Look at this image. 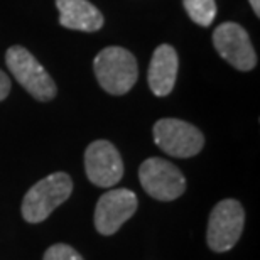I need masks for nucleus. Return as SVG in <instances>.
Masks as SVG:
<instances>
[{"instance_id": "nucleus-1", "label": "nucleus", "mask_w": 260, "mask_h": 260, "mask_svg": "<svg viewBox=\"0 0 260 260\" xmlns=\"http://www.w3.org/2000/svg\"><path fill=\"white\" fill-rule=\"evenodd\" d=\"M93 71L100 86L110 95H125L139 78L134 54L118 46L102 49L93 61Z\"/></svg>"}, {"instance_id": "nucleus-2", "label": "nucleus", "mask_w": 260, "mask_h": 260, "mask_svg": "<svg viewBox=\"0 0 260 260\" xmlns=\"http://www.w3.org/2000/svg\"><path fill=\"white\" fill-rule=\"evenodd\" d=\"M73 193V179L66 173H53L38 181L22 200V216L27 223H41Z\"/></svg>"}, {"instance_id": "nucleus-3", "label": "nucleus", "mask_w": 260, "mask_h": 260, "mask_svg": "<svg viewBox=\"0 0 260 260\" xmlns=\"http://www.w3.org/2000/svg\"><path fill=\"white\" fill-rule=\"evenodd\" d=\"M5 63H7L12 76L19 81V85L36 100L49 102L56 96L58 88H56L53 78L22 46H12L5 54Z\"/></svg>"}, {"instance_id": "nucleus-4", "label": "nucleus", "mask_w": 260, "mask_h": 260, "mask_svg": "<svg viewBox=\"0 0 260 260\" xmlns=\"http://www.w3.org/2000/svg\"><path fill=\"white\" fill-rule=\"evenodd\" d=\"M245 211L237 200H223L213 208L208 220L206 242L213 252H228L240 240Z\"/></svg>"}, {"instance_id": "nucleus-5", "label": "nucleus", "mask_w": 260, "mask_h": 260, "mask_svg": "<svg viewBox=\"0 0 260 260\" xmlns=\"http://www.w3.org/2000/svg\"><path fill=\"white\" fill-rule=\"evenodd\" d=\"M154 142L168 155L188 159L201 152L205 135L179 118H160L154 123Z\"/></svg>"}, {"instance_id": "nucleus-6", "label": "nucleus", "mask_w": 260, "mask_h": 260, "mask_svg": "<svg viewBox=\"0 0 260 260\" xmlns=\"http://www.w3.org/2000/svg\"><path fill=\"white\" fill-rule=\"evenodd\" d=\"M139 179L144 191L157 201H174L186 191V178L179 168L160 157H150L140 164Z\"/></svg>"}, {"instance_id": "nucleus-7", "label": "nucleus", "mask_w": 260, "mask_h": 260, "mask_svg": "<svg viewBox=\"0 0 260 260\" xmlns=\"http://www.w3.org/2000/svg\"><path fill=\"white\" fill-rule=\"evenodd\" d=\"M213 46L218 54L238 71H250L257 66V54L250 36L240 24H220L213 32Z\"/></svg>"}, {"instance_id": "nucleus-8", "label": "nucleus", "mask_w": 260, "mask_h": 260, "mask_svg": "<svg viewBox=\"0 0 260 260\" xmlns=\"http://www.w3.org/2000/svg\"><path fill=\"white\" fill-rule=\"evenodd\" d=\"M137 194L127 188L107 191L96 203L95 228L102 235H113L137 211Z\"/></svg>"}, {"instance_id": "nucleus-9", "label": "nucleus", "mask_w": 260, "mask_h": 260, "mask_svg": "<svg viewBox=\"0 0 260 260\" xmlns=\"http://www.w3.org/2000/svg\"><path fill=\"white\" fill-rule=\"evenodd\" d=\"M85 171L88 179L100 188H112L123 176V162L117 147L108 140H95L86 147Z\"/></svg>"}, {"instance_id": "nucleus-10", "label": "nucleus", "mask_w": 260, "mask_h": 260, "mask_svg": "<svg viewBox=\"0 0 260 260\" xmlns=\"http://www.w3.org/2000/svg\"><path fill=\"white\" fill-rule=\"evenodd\" d=\"M179 59L178 53L173 46L160 44L154 51L152 59L149 64L147 81L150 91L155 96H168L176 85V76H178Z\"/></svg>"}, {"instance_id": "nucleus-11", "label": "nucleus", "mask_w": 260, "mask_h": 260, "mask_svg": "<svg viewBox=\"0 0 260 260\" xmlns=\"http://www.w3.org/2000/svg\"><path fill=\"white\" fill-rule=\"evenodd\" d=\"M59 10V24L71 30L95 32L103 25V15L88 0H56Z\"/></svg>"}, {"instance_id": "nucleus-12", "label": "nucleus", "mask_w": 260, "mask_h": 260, "mask_svg": "<svg viewBox=\"0 0 260 260\" xmlns=\"http://www.w3.org/2000/svg\"><path fill=\"white\" fill-rule=\"evenodd\" d=\"M183 5L191 20L201 27H210L216 17L215 0H183Z\"/></svg>"}, {"instance_id": "nucleus-13", "label": "nucleus", "mask_w": 260, "mask_h": 260, "mask_svg": "<svg viewBox=\"0 0 260 260\" xmlns=\"http://www.w3.org/2000/svg\"><path fill=\"white\" fill-rule=\"evenodd\" d=\"M43 260H83V257L71 245L56 243V245H51L46 250Z\"/></svg>"}, {"instance_id": "nucleus-14", "label": "nucleus", "mask_w": 260, "mask_h": 260, "mask_svg": "<svg viewBox=\"0 0 260 260\" xmlns=\"http://www.w3.org/2000/svg\"><path fill=\"white\" fill-rule=\"evenodd\" d=\"M9 93H10V80H9V76L0 70V102L5 100Z\"/></svg>"}, {"instance_id": "nucleus-15", "label": "nucleus", "mask_w": 260, "mask_h": 260, "mask_svg": "<svg viewBox=\"0 0 260 260\" xmlns=\"http://www.w3.org/2000/svg\"><path fill=\"white\" fill-rule=\"evenodd\" d=\"M248 2H250L253 12H255L257 17H260V0H248Z\"/></svg>"}]
</instances>
